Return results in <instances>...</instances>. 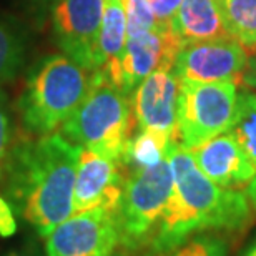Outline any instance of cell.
<instances>
[{"mask_svg": "<svg viewBox=\"0 0 256 256\" xmlns=\"http://www.w3.org/2000/svg\"><path fill=\"white\" fill-rule=\"evenodd\" d=\"M110 256H115V254H110Z\"/></svg>", "mask_w": 256, "mask_h": 256, "instance_id": "obj_30", "label": "cell"}, {"mask_svg": "<svg viewBox=\"0 0 256 256\" xmlns=\"http://www.w3.org/2000/svg\"><path fill=\"white\" fill-rule=\"evenodd\" d=\"M133 124L132 95L96 70L90 74L85 98L62 125V135L80 148L122 162Z\"/></svg>", "mask_w": 256, "mask_h": 256, "instance_id": "obj_4", "label": "cell"}, {"mask_svg": "<svg viewBox=\"0 0 256 256\" xmlns=\"http://www.w3.org/2000/svg\"><path fill=\"white\" fill-rule=\"evenodd\" d=\"M17 232V220L12 204L5 196H0V236L10 238Z\"/></svg>", "mask_w": 256, "mask_h": 256, "instance_id": "obj_24", "label": "cell"}, {"mask_svg": "<svg viewBox=\"0 0 256 256\" xmlns=\"http://www.w3.org/2000/svg\"><path fill=\"white\" fill-rule=\"evenodd\" d=\"M240 84H243L250 90H256V52H253L252 57H248V64L244 66Z\"/></svg>", "mask_w": 256, "mask_h": 256, "instance_id": "obj_25", "label": "cell"}, {"mask_svg": "<svg viewBox=\"0 0 256 256\" xmlns=\"http://www.w3.org/2000/svg\"><path fill=\"white\" fill-rule=\"evenodd\" d=\"M178 92L180 80L173 70L160 68L148 75L132 94L138 130L163 132L178 140Z\"/></svg>", "mask_w": 256, "mask_h": 256, "instance_id": "obj_12", "label": "cell"}, {"mask_svg": "<svg viewBox=\"0 0 256 256\" xmlns=\"http://www.w3.org/2000/svg\"><path fill=\"white\" fill-rule=\"evenodd\" d=\"M172 190L173 172L168 156L153 166L130 172L115 213L120 244L130 252L150 244L172 196Z\"/></svg>", "mask_w": 256, "mask_h": 256, "instance_id": "obj_5", "label": "cell"}, {"mask_svg": "<svg viewBox=\"0 0 256 256\" xmlns=\"http://www.w3.org/2000/svg\"><path fill=\"white\" fill-rule=\"evenodd\" d=\"M125 180L122 162L82 148L74 188V213L94 208L116 213Z\"/></svg>", "mask_w": 256, "mask_h": 256, "instance_id": "obj_11", "label": "cell"}, {"mask_svg": "<svg viewBox=\"0 0 256 256\" xmlns=\"http://www.w3.org/2000/svg\"><path fill=\"white\" fill-rule=\"evenodd\" d=\"M105 0H60L52 12L57 47L86 72L96 70V48Z\"/></svg>", "mask_w": 256, "mask_h": 256, "instance_id": "obj_7", "label": "cell"}, {"mask_svg": "<svg viewBox=\"0 0 256 256\" xmlns=\"http://www.w3.org/2000/svg\"><path fill=\"white\" fill-rule=\"evenodd\" d=\"M232 132L256 168V92L243 90L238 94Z\"/></svg>", "mask_w": 256, "mask_h": 256, "instance_id": "obj_19", "label": "cell"}, {"mask_svg": "<svg viewBox=\"0 0 256 256\" xmlns=\"http://www.w3.org/2000/svg\"><path fill=\"white\" fill-rule=\"evenodd\" d=\"M120 244L115 212L74 213L47 234L45 256H110Z\"/></svg>", "mask_w": 256, "mask_h": 256, "instance_id": "obj_8", "label": "cell"}, {"mask_svg": "<svg viewBox=\"0 0 256 256\" xmlns=\"http://www.w3.org/2000/svg\"><path fill=\"white\" fill-rule=\"evenodd\" d=\"M224 27L248 54L256 52V0H218Z\"/></svg>", "mask_w": 256, "mask_h": 256, "instance_id": "obj_17", "label": "cell"}, {"mask_svg": "<svg viewBox=\"0 0 256 256\" xmlns=\"http://www.w3.org/2000/svg\"><path fill=\"white\" fill-rule=\"evenodd\" d=\"M243 256H256V242L250 244V246L246 248V252L243 253Z\"/></svg>", "mask_w": 256, "mask_h": 256, "instance_id": "obj_28", "label": "cell"}, {"mask_svg": "<svg viewBox=\"0 0 256 256\" xmlns=\"http://www.w3.org/2000/svg\"><path fill=\"white\" fill-rule=\"evenodd\" d=\"M198 168L218 186L240 190L256 176V168L232 130L193 148Z\"/></svg>", "mask_w": 256, "mask_h": 256, "instance_id": "obj_13", "label": "cell"}, {"mask_svg": "<svg viewBox=\"0 0 256 256\" xmlns=\"http://www.w3.org/2000/svg\"><path fill=\"white\" fill-rule=\"evenodd\" d=\"M90 86L85 68L66 55L54 54L32 66L18 98L24 130L32 136L54 133L78 108Z\"/></svg>", "mask_w": 256, "mask_h": 256, "instance_id": "obj_3", "label": "cell"}, {"mask_svg": "<svg viewBox=\"0 0 256 256\" xmlns=\"http://www.w3.org/2000/svg\"><path fill=\"white\" fill-rule=\"evenodd\" d=\"M248 57L250 54L232 37L185 44L175 58L173 74L178 80L240 84Z\"/></svg>", "mask_w": 256, "mask_h": 256, "instance_id": "obj_10", "label": "cell"}, {"mask_svg": "<svg viewBox=\"0 0 256 256\" xmlns=\"http://www.w3.org/2000/svg\"><path fill=\"white\" fill-rule=\"evenodd\" d=\"M170 28L182 45L230 37L218 0H183Z\"/></svg>", "mask_w": 256, "mask_h": 256, "instance_id": "obj_14", "label": "cell"}, {"mask_svg": "<svg viewBox=\"0 0 256 256\" xmlns=\"http://www.w3.org/2000/svg\"><path fill=\"white\" fill-rule=\"evenodd\" d=\"M126 45L125 0H105L102 30L96 48V70L110 75L116 68ZM95 70V72H96Z\"/></svg>", "mask_w": 256, "mask_h": 256, "instance_id": "obj_15", "label": "cell"}, {"mask_svg": "<svg viewBox=\"0 0 256 256\" xmlns=\"http://www.w3.org/2000/svg\"><path fill=\"white\" fill-rule=\"evenodd\" d=\"M175 138L163 132L156 130H138L136 135L130 136L125 153H124V166L132 170L138 168H148L156 163H160L163 158H166L168 148Z\"/></svg>", "mask_w": 256, "mask_h": 256, "instance_id": "obj_16", "label": "cell"}, {"mask_svg": "<svg viewBox=\"0 0 256 256\" xmlns=\"http://www.w3.org/2000/svg\"><path fill=\"white\" fill-rule=\"evenodd\" d=\"M37 2H44V4H57L60 0H37Z\"/></svg>", "mask_w": 256, "mask_h": 256, "instance_id": "obj_29", "label": "cell"}, {"mask_svg": "<svg viewBox=\"0 0 256 256\" xmlns=\"http://www.w3.org/2000/svg\"><path fill=\"white\" fill-rule=\"evenodd\" d=\"M166 156L173 172V190L148 244L152 256L170 252L198 233L242 232L253 222L246 193L213 183L180 140L172 142Z\"/></svg>", "mask_w": 256, "mask_h": 256, "instance_id": "obj_2", "label": "cell"}, {"mask_svg": "<svg viewBox=\"0 0 256 256\" xmlns=\"http://www.w3.org/2000/svg\"><path fill=\"white\" fill-rule=\"evenodd\" d=\"M182 47V42L172 32L170 25H156L153 30L126 38L116 68L106 76L132 95L133 90L155 70H173Z\"/></svg>", "mask_w": 256, "mask_h": 256, "instance_id": "obj_9", "label": "cell"}, {"mask_svg": "<svg viewBox=\"0 0 256 256\" xmlns=\"http://www.w3.org/2000/svg\"><path fill=\"white\" fill-rule=\"evenodd\" d=\"M14 118H12V105L10 98L2 86H0V178L4 175L5 165L12 153L15 145L14 142Z\"/></svg>", "mask_w": 256, "mask_h": 256, "instance_id": "obj_22", "label": "cell"}, {"mask_svg": "<svg viewBox=\"0 0 256 256\" xmlns=\"http://www.w3.org/2000/svg\"><path fill=\"white\" fill-rule=\"evenodd\" d=\"M244 193H246V196L250 200V204H252L253 213L256 214V176L250 182V185L246 186V192Z\"/></svg>", "mask_w": 256, "mask_h": 256, "instance_id": "obj_27", "label": "cell"}, {"mask_svg": "<svg viewBox=\"0 0 256 256\" xmlns=\"http://www.w3.org/2000/svg\"><path fill=\"white\" fill-rule=\"evenodd\" d=\"M4 256H42V252H40L38 244L30 240V242L20 244L17 248L8 250Z\"/></svg>", "mask_w": 256, "mask_h": 256, "instance_id": "obj_26", "label": "cell"}, {"mask_svg": "<svg viewBox=\"0 0 256 256\" xmlns=\"http://www.w3.org/2000/svg\"><path fill=\"white\" fill-rule=\"evenodd\" d=\"M25 62V38L14 22L0 17V86L10 84Z\"/></svg>", "mask_w": 256, "mask_h": 256, "instance_id": "obj_18", "label": "cell"}, {"mask_svg": "<svg viewBox=\"0 0 256 256\" xmlns=\"http://www.w3.org/2000/svg\"><path fill=\"white\" fill-rule=\"evenodd\" d=\"M156 25H170L183 0H148Z\"/></svg>", "mask_w": 256, "mask_h": 256, "instance_id": "obj_23", "label": "cell"}, {"mask_svg": "<svg viewBox=\"0 0 256 256\" xmlns=\"http://www.w3.org/2000/svg\"><path fill=\"white\" fill-rule=\"evenodd\" d=\"M126 12V38L148 32L156 27L155 15L148 0H125Z\"/></svg>", "mask_w": 256, "mask_h": 256, "instance_id": "obj_21", "label": "cell"}, {"mask_svg": "<svg viewBox=\"0 0 256 256\" xmlns=\"http://www.w3.org/2000/svg\"><path fill=\"white\" fill-rule=\"evenodd\" d=\"M228 243L223 234L218 233H198L188 238L180 246L162 254L153 256H226Z\"/></svg>", "mask_w": 256, "mask_h": 256, "instance_id": "obj_20", "label": "cell"}, {"mask_svg": "<svg viewBox=\"0 0 256 256\" xmlns=\"http://www.w3.org/2000/svg\"><path fill=\"white\" fill-rule=\"evenodd\" d=\"M82 148L62 135L15 142L0 182L4 194L40 236L74 214V188Z\"/></svg>", "mask_w": 256, "mask_h": 256, "instance_id": "obj_1", "label": "cell"}, {"mask_svg": "<svg viewBox=\"0 0 256 256\" xmlns=\"http://www.w3.org/2000/svg\"><path fill=\"white\" fill-rule=\"evenodd\" d=\"M238 106L234 82L180 80L178 140L188 150L232 130Z\"/></svg>", "mask_w": 256, "mask_h": 256, "instance_id": "obj_6", "label": "cell"}]
</instances>
